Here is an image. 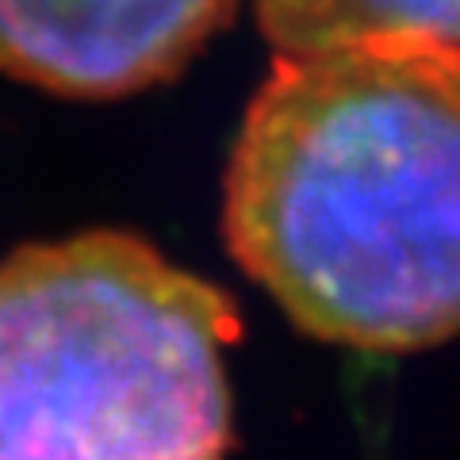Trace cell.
I'll list each match as a JSON object with an SVG mask.
<instances>
[{
  "mask_svg": "<svg viewBox=\"0 0 460 460\" xmlns=\"http://www.w3.org/2000/svg\"><path fill=\"white\" fill-rule=\"evenodd\" d=\"M223 234L311 338L407 353L460 334V47L277 54L230 154Z\"/></svg>",
  "mask_w": 460,
  "mask_h": 460,
  "instance_id": "6da1fadb",
  "label": "cell"
},
{
  "mask_svg": "<svg viewBox=\"0 0 460 460\" xmlns=\"http://www.w3.org/2000/svg\"><path fill=\"white\" fill-rule=\"evenodd\" d=\"M219 284L127 230L35 242L0 261V460H223Z\"/></svg>",
  "mask_w": 460,
  "mask_h": 460,
  "instance_id": "7a4b0ae2",
  "label": "cell"
},
{
  "mask_svg": "<svg viewBox=\"0 0 460 460\" xmlns=\"http://www.w3.org/2000/svg\"><path fill=\"white\" fill-rule=\"evenodd\" d=\"M238 0H0V74L81 100L177 77Z\"/></svg>",
  "mask_w": 460,
  "mask_h": 460,
  "instance_id": "3957f363",
  "label": "cell"
},
{
  "mask_svg": "<svg viewBox=\"0 0 460 460\" xmlns=\"http://www.w3.org/2000/svg\"><path fill=\"white\" fill-rule=\"evenodd\" d=\"M277 54H311L361 39H434L460 47V0H257Z\"/></svg>",
  "mask_w": 460,
  "mask_h": 460,
  "instance_id": "277c9868",
  "label": "cell"
}]
</instances>
